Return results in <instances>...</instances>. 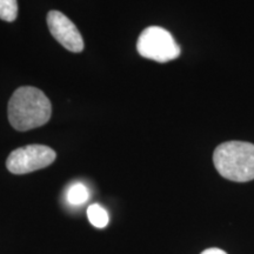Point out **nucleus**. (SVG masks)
<instances>
[{"label": "nucleus", "mask_w": 254, "mask_h": 254, "mask_svg": "<svg viewBox=\"0 0 254 254\" xmlns=\"http://www.w3.org/2000/svg\"><path fill=\"white\" fill-rule=\"evenodd\" d=\"M87 217L91 224L93 225L94 227L98 228L106 227L110 220L109 213H107L106 209L103 208L98 204L91 205L90 207L87 208Z\"/></svg>", "instance_id": "423d86ee"}, {"label": "nucleus", "mask_w": 254, "mask_h": 254, "mask_svg": "<svg viewBox=\"0 0 254 254\" xmlns=\"http://www.w3.org/2000/svg\"><path fill=\"white\" fill-rule=\"evenodd\" d=\"M200 254H227V253L220 249H207Z\"/></svg>", "instance_id": "1a4fd4ad"}, {"label": "nucleus", "mask_w": 254, "mask_h": 254, "mask_svg": "<svg viewBox=\"0 0 254 254\" xmlns=\"http://www.w3.org/2000/svg\"><path fill=\"white\" fill-rule=\"evenodd\" d=\"M219 174L236 183L254 179V145L245 141H227L219 145L213 153Z\"/></svg>", "instance_id": "f03ea898"}, {"label": "nucleus", "mask_w": 254, "mask_h": 254, "mask_svg": "<svg viewBox=\"0 0 254 254\" xmlns=\"http://www.w3.org/2000/svg\"><path fill=\"white\" fill-rule=\"evenodd\" d=\"M88 196V190L86 186L82 185V184H73L67 190V200L69 204L72 205H82L84 202L87 201Z\"/></svg>", "instance_id": "0eeeda50"}, {"label": "nucleus", "mask_w": 254, "mask_h": 254, "mask_svg": "<svg viewBox=\"0 0 254 254\" xmlns=\"http://www.w3.org/2000/svg\"><path fill=\"white\" fill-rule=\"evenodd\" d=\"M52 105L39 88L19 87L8 101V120L17 131H30L51 119Z\"/></svg>", "instance_id": "f257e3e1"}, {"label": "nucleus", "mask_w": 254, "mask_h": 254, "mask_svg": "<svg viewBox=\"0 0 254 254\" xmlns=\"http://www.w3.org/2000/svg\"><path fill=\"white\" fill-rule=\"evenodd\" d=\"M138 53L157 63H168L180 56V47L172 34L159 26L145 28L136 41Z\"/></svg>", "instance_id": "7ed1b4c3"}, {"label": "nucleus", "mask_w": 254, "mask_h": 254, "mask_svg": "<svg viewBox=\"0 0 254 254\" xmlns=\"http://www.w3.org/2000/svg\"><path fill=\"white\" fill-rule=\"evenodd\" d=\"M56 158V152L49 146L27 145L8 155L6 167L13 174H26L50 166Z\"/></svg>", "instance_id": "20e7f679"}, {"label": "nucleus", "mask_w": 254, "mask_h": 254, "mask_svg": "<svg viewBox=\"0 0 254 254\" xmlns=\"http://www.w3.org/2000/svg\"><path fill=\"white\" fill-rule=\"evenodd\" d=\"M18 15L17 0H0V19L2 20L14 21Z\"/></svg>", "instance_id": "6e6552de"}, {"label": "nucleus", "mask_w": 254, "mask_h": 254, "mask_svg": "<svg viewBox=\"0 0 254 254\" xmlns=\"http://www.w3.org/2000/svg\"><path fill=\"white\" fill-rule=\"evenodd\" d=\"M47 26L51 34L66 50L80 53L84 50L81 33L65 14L59 11H50L47 14Z\"/></svg>", "instance_id": "39448f33"}]
</instances>
